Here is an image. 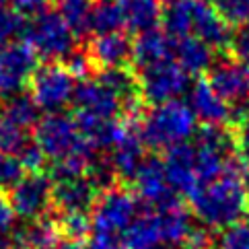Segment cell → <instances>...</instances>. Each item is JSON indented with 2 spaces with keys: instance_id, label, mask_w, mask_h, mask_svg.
Wrapping results in <instances>:
<instances>
[{
  "instance_id": "cell-23",
  "label": "cell",
  "mask_w": 249,
  "mask_h": 249,
  "mask_svg": "<svg viewBox=\"0 0 249 249\" xmlns=\"http://www.w3.org/2000/svg\"><path fill=\"white\" fill-rule=\"evenodd\" d=\"M126 19H124L122 6L115 0H97L91 6V17H89V31L97 35H109L118 33Z\"/></svg>"
},
{
  "instance_id": "cell-35",
  "label": "cell",
  "mask_w": 249,
  "mask_h": 249,
  "mask_svg": "<svg viewBox=\"0 0 249 249\" xmlns=\"http://www.w3.org/2000/svg\"><path fill=\"white\" fill-rule=\"evenodd\" d=\"M231 48H233L235 56L249 64V23L241 25L231 37Z\"/></svg>"
},
{
  "instance_id": "cell-38",
  "label": "cell",
  "mask_w": 249,
  "mask_h": 249,
  "mask_svg": "<svg viewBox=\"0 0 249 249\" xmlns=\"http://www.w3.org/2000/svg\"><path fill=\"white\" fill-rule=\"evenodd\" d=\"M87 249H122V243L118 239H107V237H93Z\"/></svg>"
},
{
  "instance_id": "cell-1",
  "label": "cell",
  "mask_w": 249,
  "mask_h": 249,
  "mask_svg": "<svg viewBox=\"0 0 249 249\" xmlns=\"http://www.w3.org/2000/svg\"><path fill=\"white\" fill-rule=\"evenodd\" d=\"M245 169L247 165L233 155L218 179L202 183L188 198L192 212L204 227L227 231L243 222L249 214V200L243 185Z\"/></svg>"
},
{
  "instance_id": "cell-45",
  "label": "cell",
  "mask_w": 249,
  "mask_h": 249,
  "mask_svg": "<svg viewBox=\"0 0 249 249\" xmlns=\"http://www.w3.org/2000/svg\"><path fill=\"white\" fill-rule=\"evenodd\" d=\"M167 2H175V0H167Z\"/></svg>"
},
{
  "instance_id": "cell-24",
  "label": "cell",
  "mask_w": 249,
  "mask_h": 249,
  "mask_svg": "<svg viewBox=\"0 0 249 249\" xmlns=\"http://www.w3.org/2000/svg\"><path fill=\"white\" fill-rule=\"evenodd\" d=\"M124 13L126 25H130L132 29L146 31L157 27L159 23V0H118Z\"/></svg>"
},
{
  "instance_id": "cell-34",
  "label": "cell",
  "mask_w": 249,
  "mask_h": 249,
  "mask_svg": "<svg viewBox=\"0 0 249 249\" xmlns=\"http://www.w3.org/2000/svg\"><path fill=\"white\" fill-rule=\"evenodd\" d=\"M15 220H17V212L13 208L11 196L0 190V235H6L15 227Z\"/></svg>"
},
{
  "instance_id": "cell-43",
  "label": "cell",
  "mask_w": 249,
  "mask_h": 249,
  "mask_svg": "<svg viewBox=\"0 0 249 249\" xmlns=\"http://www.w3.org/2000/svg\"><path fill=\"white\" fill-rule=\"evenodd\" d=\"M4 2H6V0H0V6H2V4H4Z\"/></svg>"
},
{
  "instance_id": "cell-12",
  "label": "cell",
  "mask_w": 249,
  "mask_h": 249,
  "mask_svg": "<svg viewBox=\"0 0 249 249\" xmlns=\"http://www.w3.org/2000/svg\"><path fill=\"white\" fill-rule=\"evenodd\" d=\"M111 150L113 153L109 157V161H111V167L115 171V177L120 179V185H126L128 188V185H132V181H134L142 161L146 159L144 142L140 138V126H138L136 120L126 122L124 136L120 138V142Z\"/></svg>"
},
{
  "instance_id": "cell-19",
  "label": "cell",
  "mask_w": 249,
  "mask_h": 249,
  "mask_svg": "<svg viewBox=\"0 0 249 249\" xmlns=\"http://www.w3.org/2000/svg\"><path fill=\"white\" fill-rule=\"evenodd\" d=\"M153 212L157 216L159 231H161L165 247L167 245H183L188 241V237L194 233L192 218L188 214V210H185L179 202L171 204V206L153 210Z\"/></svg>"
},
{
  "instance_id": "cell-6",
  "label": "cell",
  "mask_w": 249,
  "mask_h": 249,
  "mask_svg": "<svg viewBox=\"0 0 249 249\" xmlns=\"http://www.w3.org/2000/svg\"><path fill=\"white\" fill-rule=\"evenodd\" d=\"M140 97L153 105H163L169 101H175L190 89L188 72L181 70L177 62L169 60L163 64H157L153 68H146L140 78Z\"/></svg>"
},
{
  "instance_id": "cell-44",
  "label": "cell",
  "mask_w": 249,
  "mask_h": 249,
  "mask_svg": "<svg viewBox=\"0 0 249 249\" xmlns=\"http://www.w3.org/2000/svg\"><path fill=\"white\" fill-rule=\"evenodd\" d=\"M13 249H25V247H21V245H19V247H13Z\"/></svg>"
},
{
  "instance_id": "cell-16",
  "label": "cell",
  "mask_w": 249,
  "mask_h": 249,
  "mask_svg": "<svg viewBox=\"0 0 249 249\" xmlns=\"http://www.w3.org/2000/svg\"><path fill=\"white\" fill-rule=\"evenodd\" d=\"M188 107L196 115V120L204 122V126H222L231 120L229 103L206 81H198L190 89Z\"/></svg>"
},
{
  "instance_id": "cell-10",
  "label": "cell",
  "mask_w": 249,
  "mask_h": 249,
  "mask_svg": "<svg viewBox=\"0 0 249 249\" xmlns=\"http://www.w3.org/2000/svg\"><path fill=\"white\" fill-rule=\"evenodd\" d=\"M37 54L27 43L0 48V95H17L37 70Z\"/></svg>"
},
{
  "instance_id": "cell-26",
  "label": "cell",
  "mask_w": 249,
  "mask_h": 249,
  "mask_svg": "<svg viewBox=\"0 0 249 249\" xmlns=\"http://www.w3.org/2000/svg\"><path fill=\"white\" fill-rule=\"evenodd\" d=\"M4 115L23 130H29L39 124V105L31 95H15L8 101Z\"/></svg>"
},
{
  "instance_id": "cell-9",
  "label": "cell",
  "mask_w": 249,
  "mask_h": 249,
  "mask_svg": "<svg viewBox=\"0 0 249 249\" xmlns=\"http://www.w3.org/2000/svg\"><path fill=\"white\" fill-rule=\"evenodd\" d=\"M132 188H134L136 198H140L153 210L171 206V204L179 202L177 194L171 190V185L167 181L163 159H159L155 155H150L142 161L134 181H132Z\"/></svg>"
},
{
  "instance_id": "cell-3",
  "label": "cell",
  "mask_w": 249,
  "mask_h": 249,
  "mask_svg": "<svg viewBox=\"0 0 249 249\" xmlns=\"http://www.w3.org/2000/svg\"><path fill=\"white\" fill-rule=\"evenodd\" d=\"M35 144L41 148L43 157L52 159L54 163L70 157L95 159V146L83 136L74 118H68L60 111L39 120L35 126Z\"/></svg>"
},
{
  "instance_id": "cell-5",
  "label": "cell",
  "mask_w": 249,
  "mask_h": 249,
  "mask_svg": "<svg viewBox=\"0 0 249 249\" xmlns=\"http://www.w3.org/2000/svg\"><path fill=\"white\" fill-rule=\"evenodd\" d=\"M25 43L37 56L68 58L74 52V33L58 13H41L25 29Z\"/></svg>"
},
{
  "instance_id": "cell-15",
  "label": "cell",
  "mask_w": 249,
  "mask_h": 249,
  "mask_svg": "<svg viewBox=\"0 0 249 249\" xmlns=\"http://www.w3.org/2000/svg\"><path fill=\"white\" fill-rule=\"evenodd\" d=\"M163 165H165L167 181L177 196L190 198L200 188V179L196 175V165H194V146L188 144V142L165 150Z\"/></svg>"
},
{
  "instance_id": "cell-39",
  "label": "cell",
  "mask_w": 249,
  "mask_h": 249,
  "mask_svg": "<svg viewBox=\"0 0 249 249\" xmlns=\"http://www.w3.org/2000/svg\"><path fill=\"white\" fill-rule=\"evenodd\" d=\"M54 249H85V247L81 243H74V241H68V239H62V241Z\"/></svg>"
},
{
  "instance_id": "cell-31",
  "label": "cell",
  "mask_w": 249,
  "mask_h": 249,
  "mask_svg": "<svg viewBox=\"0 0 249 249\" xmlns=\"http://www.w3.org/2000/svg\"><path fill=\"white\" fill-rule=\"evenodd\" d=\"M25 29H27V23L21 13L0 6V43L11 41L19 33H25Z\"/></svg>"
},
{
  "instance_id": "cell-33",
  "label": "cell",
  "mask_w": 249,
  "mask_h": 249,
  "mask_svg": "<svg viewBox=\"0 0 249 249\" xmlns=\"http://www.w3.org/2000/svg\"><path fill=\"white\" fill-rule=\"evenodd\" d=\"M218 249H249V222H239L222 231Z\"/></svg>"
},
{
  "instance_id": "cell-20",
  "label": "cell",
  "mask_w": 249,
  "mask_h": 249,
  "mask_svg": "<svg viewBox=\"0 0 249 249\" xmlns=\"http://www.w3.org/2000/svg\"><path fill=\"white\" fill-rule=\"evenodd\" d=\"M120 243L122 249H167L163 243L161 231H159L155 212L138 214L136 220L124 231Z\"/></svg>"
},
{
  "instance_id": "cell-4",
  "label": "cell",
  "mask_w": 249,
  "mask_h": 249,
  "mask_svg": "<svg viewBox=\"0 0 249 249\" xmlns=\"http://www.w3.org/2000/svg\"><path fill=\"white\" fill-rule=\"evenodd\" d=\"M138 216V198L126 185H113L99 194L93 208L95 237L118 239Z\"/></svg>"
},
{
  "instance_id": "cell-41",
  "label": "cell",
  "mask_w": 249,
  "mask_h": 249,
  "mask_svg": "<svg viewBox=\"0 0 249 249\" xmlns=\"http://www.w3.org/2000/svg\"><path fill=\"white\" fill-rule=\"evenodd\" d=\"M243 185H245V194H247V200H249V167L245 169V175H243Z\"/></svg>"
},
{
  "instance_id": "cell-25",
  "label": "cell",
  "mask_w": 249,
  "mask_h": 249,
  "mask_svg": "<svg viewBox=\"0 0 249 249\" xmlns=\"http://www.w3.org/2000/svg\"><path fill=\"white\" fill-rule=\"evenodd\" d=\"M91 6V0H58V15L74 35H87Z\"/></svg>"
},
{
  "instance_id": "cell-22",
  "label": "cell",
  "mask_w": 249,
  "mask_h": 249,
  "mask_svg": "<svg viewBox=\"0 0 249 249\" xmlns=\"http://www.w3.org/2000/svg\"><path fill=\"white\" fill-rule=\"evenodd\" d=\"M62 241V233L56 218L43 216L31 220L19 233V245L25 249H54Z\"/></svg>"
},
{
  "instance_id": "cell-13",
  "label": "cell",
  "mask_w": 249,
  "mask_h": 249,
  "mask_svg": "<svg viewBox=\"0 0 249 249\" xmlns=\"http://www.w3.org/2000/svg\"><path fill=\"white\" fill-rule=\"evenodd\" d=\"M99 194V188L89 179V175L54 181L52 206H56L58 214H74V212L89 214V212H93Z\"/></svg>"
},
{
  "instance_id": "cell-27",
  "label": "cell",
  "mask_w": 249,
  "mask_h": 249,
  "mask_svg": "<svg viewBox=\"0 0 249 249\" xmlns=\"http://www.w3.org/2000/svg\"><path fill=\"white\" fill-rule=\"evenodd\" d=\"M31 142L33 140L29 138L27 130H23L17 126V124H13L4 113L0 115V153L19 159V155Z\"/></svg>"
},
{
  "instance_id": "cell-28",
  "label": "cell",
  "mask_w": 249,
  "mask_h": 249,
  "mask_svg": "<svg viewBox=\"0 0 249 249\" xmlns=\"http://www.w3.org/2000/svg\"><path fill=\"white\" fill-rule=\"evenodd\" d=\"M56 220H58L62 239H68V241L83 245L93 233L91 214H81V212H74V214H58Z\"/></svg>"
},
{
  "instance_id": "cell-18",
  "label": "cell",
  "mask_w": 249,
  "mask_h": 249,
  "mask_svg": "<svg viewBox=\"0 0 249 249\" xmlns=\"http://www.w3.org/2000/svg\"><path fill=\"white\" fill-rule=\"evenodd\" d=\"M89 58L103 68L124 66L132 58V39L122 31L99 35L89 48Z\"/></svg>"
},
{
  "instance_id": "cell-21",
  "label": "cell",
  "mask_w": 249,
  "mask_h": 249,
  "mask_svg": "<svg viewBox=\"0 0 249 249\" xmlns=\"http://www.w3.org/2000/svg\"><path fill=\"white\" fill-rule=\"evenodd\" d=\"M173 60L188 74H198L212 64V52L200 39L181 37V39H173Z\"/></svg>"
},
{
  "instance_id": "cell-2",
  "label": "cell",
  "mask_w": 249,
  "mask_h": 249,
  "mask_svg": "<svg viewBox=\"0 0 249 249\" xmlns=\"http://www.w3.org/2000/svg\"><path fill=\"white\" fill-rule=\"evenodd\" d=\"M196 132V115L181 101L155 105L140 126V138L153 150H169L183 144Z\"/></svg>"
},
{
  "instance_id": "cell-14",
  "label": "cell",
  "mask_w": 249,
  "mask_h": 249,
  "mask_svg": "<svg viewBox=\"0 0 249 249\" xmlns=\"http://www.w3.org/2000/svg\"><path fill=\"white\" fill-rule=\"evenodd\" d=\"M210 87L227 103L249 101V64L241 60H222L210 70Z\"/></svg>"
},
{
  "instance_id": "cell-42",
  "label": "cell",
  "mask_w": 249,
  "mask_h": 249,
  "mask_svg": "<svg viewBox=\"0 0 249 249\" xmlns=\"http://www.w3.org/2000/svg\"><path fill=\"white\" fill-rule=\"evenodd\" d=\"M179 249H194V247H190V245H181Z\"/></svg>"
},
{
  "instance_id": "cell-32",
  "label": "cell",
  "mask_w": 249,
  "mask_h": 249,
  "mask_svg": "<svg viewBox=\"0 0 249 249\" xmlns=\"http://www.w3.org/2000/svg\"><path fill=\"white\" fill-rule=\"evenodd\" d=\"M25 175L27 173H25L23 165L19 163V159L0 153V190L2 192L8 190V188L13 190Z\"/></svg>"
},
{
  "instance_id": "cell-11",
  "label": "cell",
  "mask_w": 249,
  "mask_h": 249,
  "mask_svg": "<svg viewBox=\"0 0 249 249\" xmlns=\"http://www.w3.org/2000/svg\"><path fill=\"white\" fill-rule=\"evenodd\" d=\"M188 4V23L190 37L204 41L208 48H225L231 46V33L227 21L212 8L206 0H185Z\"/></svg>"
},
{
  "instance_id": "cell-36",
  "label": "cell",
  "mask_w": 249,
  "mask_h": 249,
  "mask_svg": "<svg viewBox=\"0 0 249 249\" xmlns=\"http://www.w3.org/2000/svg\"><path fill=\"white\" fill-rule=\"evenodd\" d=\"M91 58H89V54H83V52H72L68 58H66V64L64 68L68 70L72 76H78L83 78L89 74V70H91Z\"/></svg>"
},
{
  "instance_id": "cell-37",
  "label": "cell",
  "mask_w": 249,
  "mask_h": 249,
  "mask_svg": "<svg viewBox=\"0 0 249 249\" xmlns=\"http://www.w3.org/2000/svg\"><path fill=\"white\" fill-rule=\"evenodd\" d=\"M15 11L21 15H33L37 17L46 13V0H13Z\"/></svg>"
},
{
  "instance_id": "cell-40",
  "label": "cell",
  "mask_w": 249,
  "mask_h": 249,
  "mask_svg": "<svg viewBox=\"0 0 249 249\" xmlns=\"http://www.w3.org/2000/svg\"><path fill=\"white\" fill-rule=\"evenodd\" d=\"M0 249H13V241L6 239V235H0Z\"/></svg>"
},
{
  "instance_id": "cell-30",
  "label": "cell",
  "mask_w": 249,
  "mask_h": 249,
  "mask_svg": "<svg viewBox=\"0 0 249 249\" xmlns=\"http://www.w3.org/2000/svg\"><path fill=\"white\" fill-rule=\"evenodd\" d=\"M227 23H249V0H206Z\"/></svg>"
},
{
  "instance_id": "cell-8",
  "label": "cell",
  "mask_w": 249,
  "mask_h": 249,
  "mask_svg": "<svg viewBox=\"0 0 249 249\" xmlns=\"http://www.w3.org/2000/svg\"><path fill=\"white\" fill-rule=\"evenodd\" d=\"M52 190H54V183L50 175L27 173L8 194L17 216L29 222L48 216V210L52 206Z\"/></svg>"
},
{
  "instance_id": "cell-29",
  "label": "cell",
  "mask_w": 249,
  "mask_h": 249,
  "mask_svg": "<svg viewBox=\"0 0 249 249\" xmlns=\"http://www.w3.org/2000/svg\"><path fill=\"white\" fill-rule=\"evenodd\" d=\"M235 122V132H233V142L237 157L249 167V101L239 103L235 113H231Z\"/></svg>"
},
{
  "instance_id": "cell-17",
  "label": "cell",
  "mask_w": 249,
  "mask_h": 249,
  "mask_svg": "<svg viewBox=\"0 0 249 249\" xmlns=\"http://www.w3.org/2000/svg\"><path fill=\"white\" fill-rule=\"evenodd\" d=\"M132 60L142 70L173 60V37L157 27L140 31L136 41L132 43Z\"/></svg>"
},
{
  "instance_id": "cell-7",
  "label": "cell",
  "mask_w": 249,
  "mask_h": 249,
  "mask_svg": "<svg viewBox=\"0 0 249 249\" xmlns=\"http://www.w3.org/2000/svg\"><path fill=\"white\" fill-rule=\"evenodd\" d=\"M74 76L64 66H41L31 76V97L41 109L58 111L74 97Z\"/></svg>"
}]
</instances>
